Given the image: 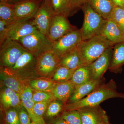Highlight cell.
<instances>
[{
    "mask_svg": "<svg viewBox=\"0 0 124 124\" xmlns=\"http://www.w3.org/2000/svg\"><path fill=\"white\" fill-rule=\"evenodd\" d=\"M113 98L124 99V93L117 91L116 84L111 79L108 83L101 84L79 101L65 104L63 110L64 111L78 110L85 107L99 106L103 101Z\"/></svg>",
    "mask_w": 124,
    "mask_h": 124,
    "instance_id": "obj_1",
    "label": "cell"
},
{
    "mask_svg": "<svg viewBox=\"0 0 124 124\" xmlns=\"http://www.w3.org/2000/svg\"><path fill=\"white\" fill-rule=\"evenodd\" d=\"M114 46L103 36L98 35L82 41L77 49L82 65L87 66L97 59L107 49Z\"/></svg>",
    "mask_w": 124,
    "mask_h": 124,
    "instance_id": "obj_2",
    "label": "cell"
},
{
    "mask_svg": "<svg viewBox=\"0 0 124 124\" xmlns=\"http://www.w3.org/2000/svg\"><path fill=\"white\" fill-rule=\"evenodd\" d=\"M80 8L84 12V20L80 30L82 41H85L98 35L106 19L95 12L88 3H85Z\"/></svg>",
    "mask_w": 124,
    "mask_h": 124,
    "instance_id": "obj_3",
    "label": "cell"
},
{
    "mask_svg": "<svg viewBox=\"0 0 124 124\" xmlns=\"http://www.w3.org/2000/svg\"><path fill=\"white\" fill-rule=\"evenodd\" d=\"M60 58L52 49L45 51L36 57L35 72L42 77L52 76L59 66Z\"/></svg>",
    "mask_w": 124,
    "mask_h": 124,
    "instance_id": "obj_4",
    "label": "cell"
},
{
    "mask_svg": "<svg viewBox=\"0 0 124 124\" xmlns=\"http://www.w3.org/2000/svg\"><path fill=\"white\" fill-rule=\"evenodd\" d=\"M17 41L26 51L36 57L45 51L52 49V42L39 31L24 37Z\"/></svg>",
    "mask_w": 124,
    "mask_h": 124,
    "instance_id": "obj_5",
    "label": "cell"
},
{
    "mask_svg": "<svg viewBox=\"0 0 124 124\" xmlns=\"http://www.w3.org/2000/svg\"><path fill=\"white\" fill-rule=\"evenodd\" d=\"M0 46L1 67H12L26 50L17 41L5 40Z\"/></svg>",
    "mask_w": 124,
    "mask_h": 124,
    "instance_id": "obj_6",
    "label": "cell"
},
{
    "mask_svg": "<svg viewBox=\"0 0 124 124\" xmlns=\"http://www.w3.org/2000/svg\"><path fill=\"white\" fill-rule=\"evenodd\" d=\"M82 41L80 30L70 32L52 43V50L60 58L70 51L77 48Z\"/></svg>",
    "mask_w": 124,
    "mask_h": 124,
    "instance_id": "obj_7",
    "label": "cell"
},
{
    "mask_svg": "<svg viewBox=\"0 0 124 124\" xmlns=\"http://www.w3.org/2000/svg\"><path fill=\"white\" fill-rule=\"evenodd\" d=\"M68 17L63 14L54 15L47 36L52 43L70 32L77 29L71 25Z\"/></svg>",
    "mask_w": 124,
    "mask_h": 124,
    "instance_id": "obj_8",
    "label": "cell"
},
{
    "mask_svg": "<svg viewBox=\"0 0 124 124\" xmlns=\"http://www.w3.org/2000/svg\"><path fill=\"white\" fill-rule=\"evenodd\" d=\"M38 31L35 25L33 18L19 20L7 26L5 40L18 41L21 38Z\"/></svg>",
    "mask_w": 124,
    "mask_h": 124,
    "instance_id": "obj_9",
    "label": "cell"
},
{
    "mask_svg": "<svg viewBox=\"0 0 124 124\" xmlns=\"http://www.w3.org/2000/svg\"><path fill=\"white\" fill-rule=\"evenodd\" d=\"M1 78L6 87L15 91L20 95L29 83L23 79L19 72L10 68L1 67Z\"/></svg>",
    "mask_w": 124,
    "mask_h": 124,
    "instance_id": "obj_10",
    "label": "cell"
},
{
    "mask_svg": "<svg viewBox=\"0 0 124 124\" xmlns=\"http://www.w3.org/2000/svg\"><path fill=\"white\" fill-rule=\"evenodd\" d=\"M54 14L48 0H44L34 16V23L38 31L47 37Z\"/></svg>",
    "mask_w": 124,
    "mask_h": 124,
    "instance_id": "obj_11",
    "label": "cell"
},
{
    "mask_svg": "<svg viewBox=\"0 0 124 124\" xmlns=\"http://www.w3.org/2000/svg\"><path fill=\"white\" fill-rule=\"evenodd\" d=\"M82 124L109 123L105 111L99 106L85 107L78 109Z\"/></svg>",
    "mask_w": 124,
    "mask_h": 124,
    "instance_id": "obj_12",
    "label": "cell"
},
{
    "mask_svg": "<svg viewBox=\"0 0 124 124\" xmlns=\"http://www.w3.org/2000/svg\"><path fill=\"white\" fill-rule=\"evenodd\" d=\"M113 47L107 49L97 59L87 65L93 79L103 77L104 73L108 69L112 57Z\"/></svg>",
    "mask_w": 124,
    "mask_h": 124,
    "instance_id": "obj_13",
    "label": "cell"
},
{
    "mask_svg": "<svg viewBox=\"0 0 124 124\" xmlns=\"http://www.w3.org/2000/svg\"><path fill=\"white\" fill-rule=\"evenodd\" d=\"M40 1L37 0H23L14 4L16 22L34 17L41 4Z\"/></svg>",
    "mask_w": 124,
    "mask_h": 124,
    "instance_id": "obj_14",
    "label": "cell"
},
{
    "mask_svg": "<svg viewBox=\"0 0 124 124\" xmlns=\"http://www.w3.org/2000/svg\"><path fill=\"white\" fill-rule=\"evenodd\" d=\"M98 35L103 36L114 45L124 41V32L111 19H106Z\"/></svg>",
    "mask_w": 124,
    "mask_h": 124,
    "instance_id": "obj_15",
    "label": "cell"
},
{
    "mask_svg": "<svg viewBox=\"0 0 124 124\" xmlns=\"http://www.w3.org/2000/svg\"><path fill=\"white\" fill-rule=\"evenodd\" d=\"M104 77L97 79H91L76 87L75 89L67 103L79 101L91 93L99 85L105 82Z\"/></svg>",
    "mask_w": 124,
    "mask_h": 124,
    "instance_id": "obj_16",
    "label": "cell"
},
{
    "mask_svg": "<svg viewBox=\"0 0 124 124\" xmlns=\"http://www.w3.org/2000/svg\"><path fill=\"white\" fill-rule=\"evenodd\" d=\"M23 106L25 108L29 114L32 122L36 124H45L43 118H40L36 115L34 112L35 102L32 95V89L29 85L24 88L20 95Z\"/></svg>",
    "mask_w": 124,
    "mask_h": 124,
    "instance_id": "obj_17",
    "label": "cell"
},
{
    "mask_svg": "<svg viewBox=\"0 0 124 124\" xmlns=\"http://www.w3.org/2000/svg\"><path fill=\"white\" fill-rule=\"evenodd\" d=\"M76 88V86L71 80L58 83L52 93L56 100L66 104Z\"/></svg>",
    "mask_w": 124,
    "mask_h": 124,
    "instance_id": "obj_18",
    "label": "cell"
},
{
    "mask_svg": "<svg viewBox=\"0 0 124 124\" xmlns=\"http://www.w3.org/2000/svg\"><path fill=\"white\" fill-rule=\"evenodd\" d=\"M124 65V41L115 45L108 69L111 72L121 73Z\"/></svg>",
    "mask_w": 124,
    "mask_h": 124,
    "instance_id": "obj_19",
    "label": "cell"
},
{
    "mask_svg": "<svg viewBox=\"0 0 124 124\" xmlns=\"http://www.w3.org/2000/svg\"><path fill=\"white\" fill-rule=\"evenodd\" d=\"M0 102L4 108H16L22 106L19 94L11 89L6 87L0 93Z\"/></svg>",
    "mask_w": 124,
    "mask_h": 124,
    "instance_id": "obj_20",
    "label": "cell"
},
{
    "mask_svg": "<svg viewBox=\"0 0 124 124\" xmlns=\"http://www.w3.org/2000/svg\"><path fill=\"white\" fill-rule=\"evenodd\" d=\"M92 8L105 19H110L115 6L111 0H88Z\"/></svg>",
    "mask_w": 124,
    "mask_h": 124,
    "instance_id": "obj_21",
    "label": "cell"
},
{
    "mask_svg": "<svg viewBox=\"0 0 124 124\" xmlns=\"http://www.w3.org/2000/svg\"><path fill=\"white\" fill-rule=\"evenodd\" d=\"M36 62L35 56L25 51L19 58L13 66L10 68L19 72L30 70L32 68L35 69Z\"/></svg>",
    "mask_w": 124,
    "mask_h": 124,
    "instance_id": "obj_22",
    "label": "cell"
},
{
    "mask_svg": "<svg viewBox=\"0 0 124 124\" xmlns=\"http://www.w3.org/2000/svg\"><path fill=\"white\" fill-rule=\"evenodd\" d=\"M59 65L73 70H75L83 65L77 48L61 58Z\"/></svg>",
    "mask_w": 124,
    "mask_h": 124,
    "instance_id": "obj_23",
    "label": "cell"
},
{
    "mask_svg": "<svg viewBox=\"0 0 124 124\" xmlns=\"http://www.w3.org/2000/svg\"><path fill=\"white\" fill-rule=\"evenodd\" d=\"M58 83L49 78L41 77L31 81L29 85L34 90L52 92Z\"/></svg>",
    "mask_w": 124,
    "mask_h": 124,
    "instance_id": "obj_24",
    "label": "cell"
},
{
    "mask_svg": "<svg viewBox=\"0 0 124 124\" xmlns=\"http://www.w3.org/2000/svg\"><path fill=\"white\" fill-rule=\"evenodd\" d=\"M0 20L5 22L8 26L16 22L14 4L0 2Z\"/></svg>",
    "mask_w": 124,
    "mask_h": 124,
    "instance_id": "obj_25",
    "label": "cell"
},
{
    "mask_svg": "<svg viewBox=\"0 0 124 124\" xmlns=\"http://www.w3.org/2000/svg\"><path fill=\"white\" fill-rule=\"evenodd\" d=\"M92 79L88 66L82 65L76 69L70 80L76 87Z\"/></svg>",
    "mask_w": 124,
    "mask_h": 124,
    "instance_id": "obj_26",
    "label": "cell"
},
{
    "mask_svg": "<svg viewBox=\"0 0 124 124\" xmlns=\"http://www.w3.org/2000/svg\"><path fill=\"white\" fill-rule=\"evenodd\" d=\"M54 15L63 14L68 16L71 10L69 0H48Z\"/></svg>",
    "mask_w": 124,
    "mask_h": 124,
    "instance_id": "obj_27",
    "label": "cell"
},
{
    "mask_svg": "<svg viewBox=\"0 0 124 124\" xmlns=\"http://www.w3.org/2000/svg\"><path fill=\"white\" fill-rule=\"evenodd\" d=\"M75 70L69 69L59 65L51 76L53 77L52 79L57 83L70 80Z\"/></svg>",
    "mask_w": 124,
    "mask_h": 124,
    "instance_id": "obj_28",
    "label": "cell"
},
{
    "mask_svg": "<svg viewBox=\"0 0 124 124\" xmlns=\"http://www.w3.org/2000/svg\"><path fill=\"white\" fill-rule=\"evenodd\" d=\"M32 91L33 99L35 103L44 101L51 102L57 100L52 92L37 91L32 89Z\"/></svg>",
    "mask_w": 124,
    "mask_h": 124,
    "instance_id": "obj_29",
    "label": "cell"
},
{
    "mask_svg": "<svg viewBox=\"0 0 124 124\" xmlns=\"http://www.w3.org/2000/svg\"><path fill=\"white\" fill-rule=\"evenodd\" d=\"M61 117L69 124H82L80 115L78 110L64 111Z\"/></svg>",
    "mask_w": 124,
    "mask_h": 124,
    "instance_id": "obj_30",
    "label": "cell"
},
{
    "mask_svg": "<svg viewBox=\"0 0 124 124\" xmlns=\"http://www.w3.org/2000/svg\"><path fill=\"white\" fill-rule=\"evenodd\" d=\"M110 19L116 23L124 32V9L115 6Z\"/></svg>",
    "mask_w": 124,
    "mask_h": 124,
    "instance_id": "obj_31",
    "label": "cell"
},
{
    "mask_svg": "<svg viewBox=\"0 0 124 124\" xmlns=\"http://www.w3.org/2000/svg\"><path fill=\"white\" fill-rule=\"evenodd\" d=\"M64 104L58 100H54L50 103L46 110V115L48 117H53L57 115L62 109Z\"/></svg>",
    "mask_w": 124,
    "mask_h": 124,
    "instance_id": "obj_32",
    "label": "cell"
},
{
    "mask_svg": "<svg viewBox=\"0 0 124 124\" xmlns=\"http://www.w3.org/2000/svg\"><path fill=\"white\" fill-rule=\"evenodd\" d=\"M6 121L7 124H20L19 115L15 108H11L6 114Z\"/></svg>",
    "mask_w": 124,
    "mask_h": 124,
    "instance_id": "obj_33",
    "label": "cell"
},
{
    "mask_svg": "<svg viewBox=\"0 0 124 124\" xmlns=\"http://www.w3.org/2000/svg\"><path fill=\"white\" fill-rule=\"evenodd\" d=\"M51 102L44 101L35 103L33 109L36 115L40 118H43L42 116L46 111L49 104Z\"/></svg>",
    "mask_w": 124,
    "mask_h": 124,
    "instance_id": "obj_34",
    "label": "cell"
},
{
    "mask_svg": "<svg viewBox=\"0 0 124 124\" xmlns=\"http://www.w3.org/2000/svg\"><path fill=\"white\" fill-rule=\"evenodd\" d=\"M20 124H30L31 117L26 110L23 107L20 109L19 113Z\"/></svg>",
    "mask_w": 124,
    "mask_h": 124,
    "instance_id": "obj_35",
    "label": "cell"
},
{
    "mask_svg": "<svg viewBox=\"0 0 124 124\" xmlns=\"http://www.w3.org/2000/svg\"><path fill=\"white\" fill-rule=\"evenodd\" d=\"M7 23L3 20H0V45L5 39L7 30Z\"/></svg>",
    "mask_w": 124,
    "mask_h": 124,
    "instance_id": "obj_36",
    "label": "cell"
},
{
    "mask_svg": "<svg viewBox=\"0 0 124 124\" xmlns=\"http://www.w3.org/2000/svg\"><path fill=\"white\" fill-rule=\"evenodd\" d=\"M71 10L76 7H80L85 3H88V0H69Z\"/></svg>",
    "mask_w": 124,
    "mask_h": 124,
    "instance_id": "obj_37",
    "label": "cell"
},
{
    "mask_svg": "<svg viewBox=\"0 0 124 124\" xmlns=\"http://www.w3.org/2000/svg\"><path fill=\"white\" fill-rule=\"evenodd\" d=\"M115 6L124 9V0H111Z\"/></svg>",
    "mask_w": 124,
    "mask_h": 124,
    "instance_id": "obj_38",
    "label": "cell"
},
{
    "mask_svg": "<svg viewBox=\"0 0 124 124\" xmlns=\"http://www.w3.org/2000/svg\"><path fill=\"white\" fill-rule=\"evenodd\" d=\"M53 124H69L65 120L61 117L55 121Z\"/></svg>",
    "mask_w": 124,
    "mask_h": 124,
    "instance_id": "obj_39",
    "label": "cell"
},
{
    "mask_svg": "<svg viewBox=\"0 0 124 124\" xmlns=\"http://www.w3.org/2000/svg\"><path fill=\"white\" fill-rule=\"evenodd\" d=\"M22 0H8V3L14 4L16 2H19V1Z\"/></svg>",
    "mask_w": 124,
    "mask_h": 124,
    "instance_id": "obj_40",
    "label": "cell"
},
{
    "mask_svg": "<svg viewBox=\"0 0 124 124\" xmlns=\"http://www.w3.org/2000/svg\"><path fill=\"white\" fill-rule=\"evenodd\" d=\"M0 2L7 3V2H8V0H0Z\"/></svg>",
    "mask_w": 124,
    "mask_h": 124,
    "instance_id": "obj_41",
    "label": "cell"
},
{
    "mask_svg": "<svg viewBox=\"0 0 124 124\" xmlns=\"http://www.w3.org/2000/svg\"><path fill=\"white\" fill-rule=\"evenodd\" d=\"M36 124L35 123H34V122H31V124Z\"/></svg>",
    "mask_w": 124,
    "mask_h": 124,
    "instance_id": "obj_42",
    "label": "cell"
},
{
    "mask_svg": "<svg viewBox=\"0 0 124 124\" xmlns=\"http://www.w3.org/2000/svg\"><path fill=\"white\" fill-rule=\"evenodd\" d=\"M101 124H110L109 123H104Z\"/></svg>",
    "mask_w": 124,
    "mask_h": 124,
    "instance_id": "obj_43",
    "label": "cell"
}]
</instances>
